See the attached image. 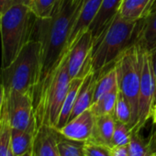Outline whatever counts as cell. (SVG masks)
I'll use <instances>...</instances> for the list:
<instances>
[{"instance_id":"31","label":"cell","mask_w":156,"mask_h":156,"mask_svg":"<svg viewBox=\"0 0 156 156\" xmlns=\"http://www.w3.org/2000/svg\"><path fill=\"white\" fill-rule=\"evenodd\" d=\"M4 103H5V87H4V84L2 80L1 72H0V116H1V113H2Z\"/></svg>"},{"instance_id":"18","label":"cell","mask_w":156,"mask_h":156,"mask_svg":"<svg viewBox=\"0 0 156 156\" xmlns=\"http://www.w3.org/2000/svg\"><path fill=\"white\" fill-rule=\"evenodd\" d=\"M83 81H84V78H73V79L71 80L70 87L66 95V98L64 99V102H63V105H62V110H61V113H60V116H59V119L55 127L57 130L61 129L69 121L71 113L73 111V108L76 100L78 91H79V88Z\"/></svg>"},{"instance_id":"26","label":"cell","mask_w":156,"mask_h":156,"mask_svg":"<svg viewBox=\"0 0 156 156\" xmlns=\"http://www.w3.org/2000/svg\"><path fill=\"white\" fill-rule=\"evenodd\" d=\"M150 145L146 144L140 138V130H131L130 140L128 144L129 156H145L149 151Z\"/></svg>"},{"instance_id":"4","label":"cell","mask_w":156,"mask_h":156,"mask_svg":"<svg viewBox=\"0 0 156 156\" xmlns=\"http://www.w3.org/2000/svg\"><path fill=\"white\" fill-rule=\"evenodd\" d=\"M142 52V49L134 43L120 53L115 63L119 90L128 100L131 110V119L129 124L130 129L137 125L139 119Z\"/></svg>"},{"instance_id":"35","label":"cell","mask_w":156,"mask_h":156,"mask_svg":"<svg viewBox=\"0 0 156 156\" xmlns=\"http://www.w3.org/2000/svg\"><path fill=\"white\" fill-rule=\"evenodd\" d=\"M155 152H156V151H150L145 156H156V155H155Z\"/></svg>"},{"instance_id":"5","label":"cell","mask_w":156,"mask_h":156,"mask_svg":"<svg viewBox=\"0 0 156 156\" xmlns=\"http://www.w3.org/2000/svg\"><path fill=\"white\" fill-rule=\"evenodd\" d=\"M40 69V43L31 39L17 58L6 68H0L5 91L32 94Z\"/></svg>"},{"instance_id":"1","label":"cell","mask_w":156,"mask_h":156,"mask_svg":"<svg viewBox=\"0 0 156 156\" xmlns=\"http://www.w3.org/2000/svg\"><path fill=\"white\" fill-rule=\"evenodd\" d=\"M83 3L84 0H59L51 17L37 19L33 38L40 43V69L31 94L34 111L43 98L53 72L69 51V36Z\"/></svg>"},{"instance_id":"28","label":"cell","mask_w":156,"mask_h":156,"mask_svg":"<svg viewBox=\"0 0 156 156\" xmlns=\"http://www.w3.org/2000/svg\"><path fill=\"white\" fill-rule=\"evenodd\" d=\"M83 156H112L111 148L87 140L83 143Z\"/></svg>"},{"instance_id":"8","label":"cell","mask_w":156,"mask_h":156,"mask_svg":"<svg viewBox=\"0 0 156 156\" xmlns=\"http://www.w3.org/2000/svg\"><path fill=\"white\" fill-rule=\"evenodd\" d=\"M5 104L13 129L25 130L37 128L30 94L16 90L5 91Z\"/></svg>"},{"instance_id":"17","label":"cell","mask_w":156,"mask_h":156,"mask_svg":"<svg viewBox=\"0 0 156 156\" xmlns=\"http://www.w3.org/2000/svg\"><path fill=\"white\" fill-rule=\"evenodd\" d=\"M152 0H122L118 14L126 20L135 21L144 18Z\"/></svg>"},{"instance_id":"25","label":"cell","mask_w":156,"mask_h":156,"mask_svg":"<svg viewBox=\"0 0 156 156\" xmlns=\"http://www.w3.org/2000/svg\"><path fill=\"white\" fill-rule=\"evenodd\" d=\"M113 116L116 120L128 125L129 124L131 119V110H130L129 104L128 100L125 98V97L119 92V90Z\"/></svg>"},{"instance_id":"24","label":"cell","mask_w":156,"mask_h":156,"mask_svg":"<svg viewBox=\"0 0 156 156\" xmlns=\"http://www.w3.org/2000/svg\"><path fill=\"white\" fill-rule=\"evenodd\" d=\"M59 0H32L30 9L38 19H46L51 16Z\"/></svg>"},{"instance_id":"15","label":"cell","mask_w":156,"mask_h":156,"mask_svg":"<svg viewBox=\"0 0 156 156\" xmlns=\"http://www.w3.org/2000/svg\"><path fill=\"white\" fill-rule=\"evenodd\" d=\"M122 0H103L101 7L89 27L93 40H96L111 23L118 14Z\"/></svg>"},{"instance_id":"13","label":"cell","mask_w":156,"mask_h":156,"mask_svg":"<svg viewBox=\"0 0 156 156\" xmlns=\"http://www.w3.org/2000/svg\"><path fill=\"white\" fill-rule=\"evenodd\" d=\"M135 43L151 52L156 49V11L138 20Z\"/></svg>"},{"instance_id":"20","label":"cell","mask_w":156,"mask_h":156,"mask_svg":"<svg viewBox=\"0 0 156 156\" xmlns=\"http://www.w3.org/2000/svg\"><path fill=\"white\" fill-rule=\"evenodd\" d=\"M37 128L20 130L12 128V148L15 156H21L31 150Z\"/></svg>"},{"instance_id":"30","label":"cell","mask_w":156,"mask_h":156,"mask_svg":"<svg viewBox=\"0 0 156 156\" xmlns=\"http://www.w3.org/2000/svg\"><path fill=\"white\" fill-rule=\"evenodd\" d=\"M112 156H129L128 145L126 146H114L111 148Z\"/></svg>"},{"instance_id":"19","label":"cell","mask_w":156,"mask_h":156,"mask_svg":"<svg viewBox=\"0 0 156 156\" xmlns=\"http://www.w3.org/2000/svg\"><path fill=\"white\" fill-rule=\"evenodd\" d=\"M0 156H15L12 148V127L5 103L0 116Z\"/></svg>"},{"instance_id":"11","label":"cell","mask_w":156,"mask_h":156,"mask_svg":"<svg viewBox=\"0 0 156 156\" xmlns=\"http://www.w3.org/2000/svg\"><path fill=\"white\" fill-rule=\"evenodd\" d=\"M59 137L60 133L55 128L47 125L39 127L32 143V156H60Z\"/></svg>"},{"instance_id":"29","label":"cell","mask_w":156,"mask_h":156,"mask_svg":"<svg viewBox=\"0 0 156 156\" xmlns=\"http://www.w3.org/2000/svg\"><path fill=\"white\" fill-rule=\"evenodd\" d=\"M32 0H0V15L19 5L30 6Z\"/></svg>"},{"instance_id":"21","label":"cell","mask_w":156,"mask_h":156,"mask_svg":"<svg viewBox=\"0 0 156 156\" xmlns=\"http://www.w3.org/2000/svg\"><path fill=\"white\" fill-rule=\"evenodd\" d=\"M119 94V86L109 91L108 93L102 96L97 101L93 103L90 109L96 117L114 114V109L117 102V98Z\"/></svg>"},{"instance_id":"10","label":"cell","mask_w":156,"mask_h":156,"mask_svg":"<svg viewBox=\"0 0 156 156\" xmlns=\"http://www.w3.org/2000/svg\"><path fill=\"white\" fill-rule=\"evenodd\" d=\"M95 119L96 116L92 110L88 108L70 120L58 131L66 139L75 141H87L92 135Z\"/></svg>"},{"instance_id":"37","label":"cell","mask_w":156,"mask_h":156,"mask_svg":"<svg viewBox=\"0 0 156 156\" xmlns=\"http://www.w3.org/2000/svg\"><path fill=\"white\" fill-rule=\"evenodd\" d=\"M155 155H156V152H155Z\"/></svg>"},{"instance_id":"34","label":"cell","mask_w":156,"mask_h":156,"mask_svg":"<svg viewBox=\"0 0 156 156\" xmlns=\"http://www.w3.org/2000/svg\"><path fill=\"white\" fill-rule=\"evenodd\" d=\"M151 116H152V118H153V121H154V123L156 124V103H155V105H154V107H153Z\"/></svg>"},{"instance_id":"9","label":"cell","mask_w":156,"mask_h":156,"mask_svg":"<svg viewBox=\"0 0 156 156\" xmlns=\"http://www.w3.org/2000/svg\"><path fill=\"white\" fill-rule=\"evenodd\" d=\"M94 40L89 30L71 45L68 51V69L71 79L85 78L91 72V50Z\"/></svg>"},{"instance_id":"16","label":"cell","mask_w":156,"mask_h":156,"mask_svg":"<svg viewBox=\"0 0 156 156\" xmlns=\"http://www.w3.org/2000/svg\"><path fill=\"white\" fill-rule=\"evenodd\" d=\"M115 124L116 119L111 114L96 117L93 132L88 140L112 148Z\"/></svg>"},{"instance_id":"7","label":"cell","mask_w":156,"mask_h":156,"mask_svg":"<svg viewBox=\"0 0 156 156\" xmlns=\"http://www.w3.org/2000/svg\"><path fill=\"white\" fill-rule=\"evenodd\" d=\"M142 69L139 98V119L131 130H140L147 119L151 116L156 103V77L153 70L151 51L142 50Z\"/></svg>"},{"instance_id":"12","label":"cell","mask_w":156,"mask_h":156,"mask_svg":"<svg viewBox=\"0 0 156 156\" xmlns=\"http://www.w3.org/2000/svg\"><path fill=\"white\" fill-rule=\"evenodd\" d=\"M103 0H84L81 11L78 15L69 36L68 48L82 33L87 30L96 18Z\"/></svg>"},{"instance_id":"27","label":"cell","mask_w":156,"mask_h":156,"mask_svg":"<svg viewBox=\"0 0 156 156\" xmlns=\"http://www.w3.org/2000/svg\"><path fill=\"white\" fill-rule=\"evenodd\" d=\"M131 135V129L128 124L116 120L115 129L112 138V147L126 146L129 144Z\"/></svg>"},{"instance_id":"6","label":"cell","mask_w":156,"mask_h":156,"mask_svg":"<svg viewBox=\"0 0 156 156\" xmlns=\"http://www.w3.org/2000/svg\"><path fill=\"white\" fill-rule=\"evenodd\" d=\"M71 77L68 69V52L53 72L43 98L34 111L37 129L42 125L56 127L64 99L68 93Z\"/></svg>"},{"instance_id":"3","label":"cell","mask_w":156,"mask_h":156,"mask_svg":"<svg viewBox=\"0 0 156 156\" xmlns=\"http://www.w3.org/2000/svg\"><path fill=\"white\" fill-rule=\"evenodd\" d=\"M37 19L26 5L13 7L0 15L1 68L8 67L33 38Z\"/></svg>"},{"instance_id":"14","label":"cell","mask_w":156,"mask_h":156,"mask_svg":"<svg viewBox=\"0 0 156 156\" xmlns=\"http://www.w3.org/2000/svg\"><path fill=\"white\" fill-rule=\"evenodd\" d=\"M97 80L98 79L92 72L88 73L87 76L84 78V81L79 88V91H78L69 121L73 119L78 115H80L85 110L91 108V106L94 103V95Z\"/></svg>"},{"instance_id":"2","label":"cell","mask_w":156,"mask_h":156,"mask_svg":"<svg viewBox=\"0 0 156 156\" xmlns=\"http://www.w3.org/2000/svg\"><path fill=\"white\" fill-rule=\"evenodd\" d=\"M138 20L129 21L117 14L104 31L94 40L91 72L97 79L113 68L120 53L135 43Z\"/></svg>"},{"instance_id":"22","label":"cell","mask_w":156,"mask_h":156,"mask_svg":"<svg viewBox=\"0 0 156 156\" xmlns=\"http://www.w3.org/2000/svg\"><path fill=\"white\" fill-rule=\"evenodd\" d=\"M119 85H118L117 71L114 66L107 73H105L103 75H101L97 80L95 95H94V102L97 101L105 94L108 93L109 91L117 87Z\"/></svg>"},{"instance_id":"23","label":"cell","mask_w":156,"mask_h":156,"mask_svg":"<svg viewBox=\"0 0 156 156\" xmlns=\"http://www.w3.org/2000/svg\"><path fill=\"white\" fill-rule=\"evenodd\" d=\"M83 143L66 139L60 134L58 140L60 156H83Z\"/></svg>"},{"instance_id":"36","label":"cell","mask_w":156,"mask_h":156,"mask_svg":"<svg viewBox=\"0 0 156 156\" xmlns=\"http://www.w3.org/2000/svg\"><path fill=\"white\" fill-rule=\"evenodd\" d=\"M21 156H32V152H31V150H30V151H29L28 152H26L25 154L21 155Z\"/></svg>"},{"instance_id":"32","label":"cell","mask_w":156,"mask_h":156,"mask_svg":"<svg viewBox=\"0 0 156 156\" xmlns=\"http://www.w3.org/2000/svg\"><path fill=\"white\" fill-rule=\"evenodd\" d=\"M155 11H156V0H152V1H151V6H150V8H149L148 11H147L146 16H148V15H150V14H151V13H154ZM146 16H145V17H146Z\"/></svg>"},{"instance_id":"33","label":"cell","mask_w":156,"mask_h":156,"mask_svg":"<svg viewBox=\"0 0 156 156\" xmlns=\"http://www.w3.org/2000/svg\"><path fill=\"white\" fill-rule=\"evenodd\" d=\"M151 55H152L153 70H154V73H155V77H156V49L151 51Z\"/></svg>"}]
</instances>
